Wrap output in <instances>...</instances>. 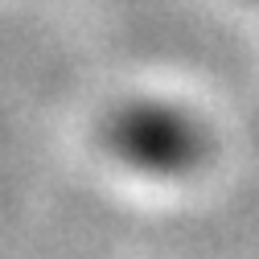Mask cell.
Returning <instances> with one entry per match:
<instances>
[{
    "label": "cell",
    "instance_id": "6da1fadb",
    "mask_svg": "<svg viewBox=\"0 0 259 259\" xmlns=\"http://www.w3.org/2000/svg\"><path fill=\"white\" fill-rule=\"evenodd\" d=\"M107 148L136 173L177 177L202 160L206 136H202V123L185 107L160 103V99H136L111 115Z\"/></svg>",
    "mask_w": 259,
    "mask_h": 259
}]
</instances>
